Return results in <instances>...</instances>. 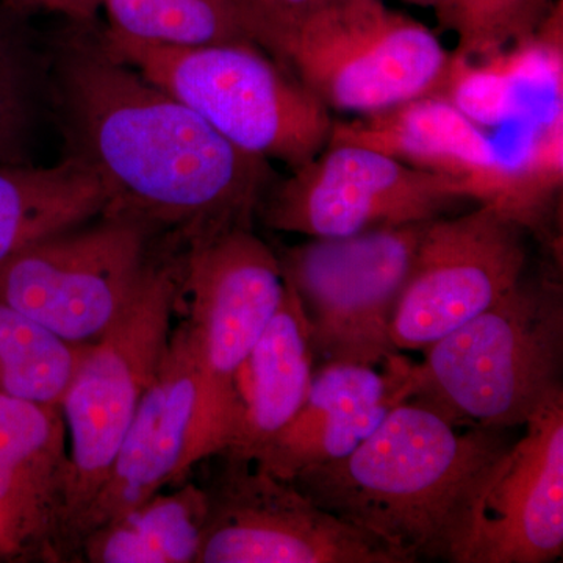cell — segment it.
Wrapping results in <instances>:
<instances>
[{"instance_id":"cell-1","label":"cell","mask_w":563,"mask_h":563,"mask_svg":"<svg viewBox=\"0 0 563 563\" xmlns=\"http://www.w3.org/2000/svg\"><path fill=\"white\" fill-rule=\"evenodd\" d=\"M66 155L98 176L102 217L174 228L188 242L251 228L274 181L272 162L240 150L196 111L152 85L103 46L66 36L54 60Z\"/></svg>"},{"instance_id":"cell-2","label":"cell","mask_w":563,"mask_h":563,"mask_svg":"<svg viewBox=\"0 0 563 563\" xmlns=\"http://www.w3.org/2000/svg\"><path fill=\"white\" fill-rule=\"evenodd\" d=\"M512 443L504 429L462 431L409 398L346 457L288 483L409 563H463L481 493Z\"/></svg>"},{"instance_id":"cell-3","label":"cell","mask_w":563,"mask_h":563,"mask_svg":"<svg viewBox=\"0 0 563 563\" xmlns=\"http://www.w3.org/2000/svg\"><path fill=\"white\" fill-rule=\"evenodd\" d=\"M562 350L561 282L523 276L490 309L422 351L424 361L410 368V398L462 428L525 426L563 395Z\"/></svg>"},{"instance_id":"cell-4","label":"cell","mask_w":563,"mask_h":563,"mask_svg":"<svg viewBox=\"0 0 563 563\" xmlns=\"http://www.w3.org/2000/svg\"><path fill=\"white\" fill-rule=\"evenodd\" d=\"M106 49L196 111L240 150L295 169L331 136V110L296 74L254 43L179 47L106 31Z\"/></svg>"},{"instance_id":"cell-5","label":"cell","mask_w":563,"mask_h":563,"mask_svg":"<svg viewBox=\"0 0 563 563\" xmlns=\"http://www.w3.org/2000/svg\"><path fill=\"white\" fill-rule=\"evenodd\" d=\"M190 292L185 321L198 376V404L184 473L224 453L239 417L236 377L285 292L279 255L251 228L190 242L181 277Z\"/></svg>"},{"instance_id":"cell-6","label":"cell","mask_w":563,"mask_h":563,"mask_svg":"<svg viewBox=\"0 0 563 563\" xmlns=\"http://www.w3.org/2000/svg\"><path fill=\"white\" fill-rule=\"evenodd\" d=\"M177 291L173 266L152 262L124 312L81 351L60 401L68 433L60 532L73 536L109 473L168 347Z\"/></svg>"},{"instance_id":"cell-7","label":"cell","mask_w":563,"mask_h":563,"mask_svg":"<svg viewBox=\"0 0 563 563\" xmlns=\"http://www.w3.org/2000/svg\"><path fill=\"white\" fill-rule=\"evenodd\" d=\"M450 63L428 25L383 0H329L285 51V66L329 110L354 114L442 96Z\"/></svg>"},{"instance_id":"cell-8","label":"cell","mask_w":563,"mask_h":563,"mask_svg":"<svg viewBox=\"0 0 563 563\" xmlns=\"http://www.w3.org/2000/svg\"><path fill=\"white\" fill-rule=\"evenodd\" d=\"M426 222L310 239L279 255L322 362L379 366L398 354L391 321Z\"/></svg>"},{"instance_id":"cell-9","label":"cell","mask_w":563,"mask_h":563,"mask_svg":"<svg viewBox=\"0 0 563 563\" xmlns=\"http://www.w3.org/2000/svg\"><path fill=\"white\" fill-rule=\"evenodd\" d=\"M150 235L140 222L103 217L44 236L0 265V301L65 342H95L150 272Z\"/></svg>"},{"instance_id":"cell-10","label":"cell","mask_w":563,"mask_h":563,"mask_svg":"<svg viewBox=\"0 0 563 563\" xmlns=\"http://www.w3.org/2000/svg\"><path fill=\"white\" fill-rule=\"evenodd\" d=\"M462 201L473 198L461 180L343 144L274 181L257 213L274 231L339 239L437 220Z\"/></svg>"},{"instance_id":"cell-11","label":"cell","mask_w":563,"mask_h":563,"mask_svg":"<svg viewBox=\"0 0 563 563\" xmlns=\"http://www.w3.org/2000/svg\"><path fill=\"white\" fill-rule=\"evenodd\" d=\"M526 232L493 203L429 221L393 314L396 350L424 351L512 291L525 276Z\"/></svg>"},{"instance_id":"cell-12","label":"cell","mask_w":563,"mask_h":563,"mask_svg":"<svg viewBox=\"0 0 563 563\" xmlns=\"http://www.w3.org/2000/svg\"><path fill=\"white\" fill-rule=\"evenodd\" d=\"M196 563H409L373 533L318 506L288 481L231 459Z\"/></svg>"},{"instance_id":"cell-13","label":"cell","mask_w":563,"mask_h":563,"mask_svg":"<svg viewBox=\"0 0 563 563\" xmlns=\"http://www.w3.org/2000/svg\"><path fill=\"white\" fill-rule=\"evenodd\" d=\"M481 493L463 563H548L563 554V395L526 421Z\"/></svg>"},{"instance_id":"cell-14","label":"cell","mask_w":563,"mask_h":563,"mask_svg":"<svg viewBox=\"0 0 563 563\" xmlns=\"http://www.w3.org/2000/svg\"><path fill=\"white\" fill-rule=\"evenodd\" d=\"M196 404L198 376L184 321L173 331L109 473L74 528L73 537L84 539L99 526L146 501L163 485L184 476Z\"/></svg>"},{"instance_id":"cell-15","label":"cell","mask_w":563,"mask_h":563,"mask_svg":"<svg viewBox=\"0 0 563 563\" xmlns=\"http://www.w3.org/2000/svg\"><path fill=\"white\" fill-rule=\"evenodd\" d=\"M377 366L324 362L314 369L301 410L255 455L257 468L291 481L312 466L346 457L412 396V363L399 354Z\"/></svg>"},{"instance_id":"cell-16","label":"cell","mask_w":563,"mask_h":563,"mask_svg":"<svg viewBox=\"0 0 563 563\" xmlns=\"http://www.w3.org/2000/svg\"><path fill=\"white\" fill-rule=\"evenodd\" d=\"M343 144L461 180L479 203L499 206L510 180V165L490 136L440 96H422L352 120H335L328 146Z\"/></svg>"},{"instance_id":"cell-17","label":"cell","mask_w":563,"mask_h":563,"mask_svg":"<svg viewBox=\"0 0 563 563\" xmlns=\"http://www.w3.org/2000/svg\"><path fill=\"white\" fill-rule=\"evenodd\" d=\"M68 433L60 404L0 393V551L60 532Z\"/></svg>"},{"instance_id":"cell-18","label":"cell","mask_w":563,"mask_h":563,"mask_svg":"<svg viewBox=\"0 0 563 563\" xmlns=\"http://www.w3.org/2000/svg\"><path fill=\"white\" fill-rule=\"evenodd\" d=\"M285 279V277H284ZM312 331L290 282L236 377L239 417L224 453L252 462L301 410L314 374Z\"/></svg>"},{"instance_id":"cell-19","label":"cell","mask_w":563,"mask_h":563,"mask_svg":"<svg viewBox=\"0 0 563 563\" xmlns=\"http://www.w3.org/2000/svg\"><path fill=\"white\" fill-rule=\"evenodd\" d=\"M562 3H555L539 32L487 58L451 54L440 98L479 128H498L523 117L526 92L553 88L562 95Z\"/></svg>"},{"instance_id":"cell-20","label":"cell","mask_w":563,"mask_h":563,"mask_svg":"<svg viewBox=\"0 0 563 563\" xmlns=\"http://www.w3.org/2000/svg\"><path fill=\"white\" fill-rule=\"evenodd\" d=\"M106 188L65 155L58 165H0V265L22 247L103 214Z\"/></svg>"},{"instance_id":"cell-21","label":"cell","mask_w":563,"mask_h":563,"mask_svg":"<svg viewBox=\"0 0 563 563\" xmlns=\"http://www.w3.org/2000/svg\"><path fill=\"white\" fill-rule=\"evenodd\" d=\"M209 492L195 484L146 501L81 539L96 563H195L209 521Z\"/></svg>"},{"instance_id":"cell-22","label":"cell","mask_w":563,"mask_h":563,"mask_svg":"<svg viewBox=\"0 0 563 563\" xmlns=\"http://www.w3.org/2000/svg\"><path fill=\"white\" fill-rule=\"evenodd\" d=\"M102 7L109 14L107 31L141 43L179 47L254 43L231 0H103Z\"/></svg>"},{"instance_id":"cell-23","label":"cell","mask_w":563,"mask_h":563,"mask_svg":"<svg viewBox=\"0 0 563 563\" xmlns=\"http://www.w3.org/2000/svg\"><path fill=\"white\" fill-rule=\"evenodd\" d=\"M85 344H70L0 301V393L60 404Z\"/></svg>"},{"instance_id":"cell-24","label":"cell","mask_w":563,"mask_h":563,"mask_svg":"<svg viewBox=\"0 0 563 563\" xmlns=\"http://www.w3.org/2000/svg\"><path fill=\"white\" fill-rule=\"evenodd\" d=\"M44 79L24 18L0 3V165H33Z\"/></svg>"},{"instance_id":"cell-25","label":"cell","mask_w":563,"mask_h":563,"mask_svg":"<svg viewBox=\"0 0 563 563\" xmlns=\"http://www.w3.org/2000/svg\"><path fill=\"white\" fill-rule=\"evenodd\" d=\"M437 21L457 36L454 55L487 58L532 38L553 0H433Z\"/></svg>"},{"instance_id":"cell-26","label":"cell","mask_w":563,"mask_h":563,"mask_svg":"<svg viewBox=\"0 0 563 563\" xmlns=\"http://www.w3.org/2000/svg\"><path fill=\"white\" fill-rule=\"evenodd\" d=\"M563 184V111L555 102L553 113L537 128L520 161L510 166V180L499 209L525 225L544 233L547 218Z\"/></svg>"},{"instance_id":"cell-27","label":"cell","mask_w":563,"mask_h":563,"mask_svg":"<svg viewBox=\"0 0 563 563\" xmlns=\"http://www.w3.org/2000/svg\"><path fill=\"white\" fill-rule=\"evenodd\" d=\"M5 9L21 18L41 13H60L76 22H88L101 9L103 0H0Z\"/></svg>"},{"instance_id":"cell-28","label":"cell","mask_w":563,"mask_h":563,"mask_svg":"<svg viewBox=\"0 0 563 563\" xmlns=\"http://www.w3.org/2000/svg\"><path fill=\"white\" fill-rule=\"evenodd\" d=\"M406 2L413 3V5L426 7V9H431L433 0H406Z\"/></svg>"},{"instance_id":"cell-29","label":"cell","mask_w":563,"mask_h":563,"mask_svg":"<svg viewBox=\"0 0 563 563\" xmlns=\"http://www.w3.org/2000/svg\"><path fill=\"white\" fill-rule=\"evenodd\" d=\"M231 2H232V5L235 7L236 13H239L240 20H242V14H240V13H242V7H243L244 0H231Z\"/></svg>"}]
</instances>
